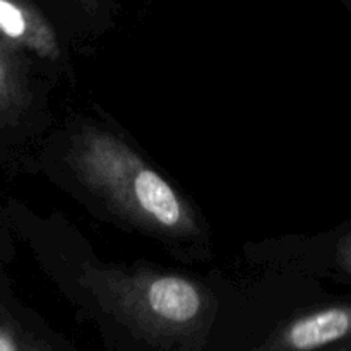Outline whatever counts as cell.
Returning a JSON list of instances; mask_svg holds the SVG:
<instances>
[{"instance_id":"1","label":"cell","mask_w":351,"mask_h":351,"mask_svg":"<svg viewBox=\"0 0 351 351\" xmlns=\"http://www.w3.org/2000/svg\"><path fill=\"white\" fill-rule=\"evenodd\" d=\"M69 160L82 184L141 228L170 237L197 233V219L184 197L110 132L82 130L72 141Z\"/></svg>"},{"instance_id":"2","label":"cell","mask_w":351,"mask_h":351,"mask_svg":"<svg viewBox=\"0 0 351 351\" xmlns=\"http://www.w3.org/2000/svg\"><path fill=\"white\" fill-rule=\"evenodd\" d=\"M84 281L110 314L160 345L194 339L211 322L209 295L180 274L91 269Z\"/></svg>"},{"instance_id":"3","label":"cell","mask_w":351,"mask_h":351,"mask_svg":"<svg viewBox=\"0 0 351 351\" xmlns=\"http://www.w3.org/2000/svg\"><path fill=\"white\" fill-rule=\"evenodd\" d=\"M351 338V304L298 315L273 332L256 351H319Z\"/></svg>"},{"instance_id":"4","label":"cell","mask_w":351,"mask_h":351,"mask_svg":"<svg viewBox=\"0 0 351 351\" xmlns=\"http://www.w3.org/2000/svg\"><path fill=\"white\" fill-rule=\"evenodd\" d=\"M0 33L48 60H57L60 55L55 31L26 0H0Z\"/></svg>"},{"instance_id":"5","label":"cell","mask_w":351,"mask_h":351,"mask_svg":"<svg viewBox=\"0 0 351 351\" xmlns=\"http://www.w3.org/2000/svg\"><path fill=\"white\" fill-rule=\"evenodd\" d=\"M27 101V77L21 47L0 33V127L12 122Z\"/></svg>"},{"instance_id":"6","label":"cell","mask_w":351,"mask_h":351,"mask_svg":"<svg viewBox=\"0 0 351 351\" xmlns=\"http://www.w3.org/2000/svg\"><path fill=\"white\" fill-rule=\"evenodd\" d=\"M0 351H55L9 315H0Z\"/></svg>"},{"instance_id":"7","label":"cell","mask_w":351,"mask_h":351,"mask_svg":"<svg viewBox=\"0 0 351 351\" xmlns=\"http://www.w3.org/2000/svg\"><path fill=\"white\" fill-rule=\"evenodd\" d=\"M338 263L346 273L351 274V233L339 242L338 245Z\"/></svg>"}]
</instances>
